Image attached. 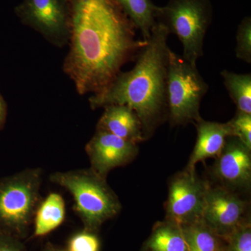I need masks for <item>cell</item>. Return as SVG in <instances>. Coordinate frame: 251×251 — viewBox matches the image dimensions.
Instances as JSON below:
<instances>
[{
	"label": "cell",
	"instance_id": "cell-1",
	"mask_svg": "<svg viewBox=\"0 0 251 251\" xmlns=\"http://www.w3.org/2000/svg\"><path fill=\"white\" fill-rule=\"evenodd\" d=\"M67 1L69 51L63 70L80 95L99 93L147 41L136 39L135 26L116 0Z\"/></svg>",
	"mask_w": 251,
	"mask_h": 251
},
{
	"label": "cell",
	"instance_id": "cell-2",
	"mask_svg": "<svg viewBox=\"0 0 251 251\" xmlns=\"http://www.w3.org/2000/svg\"><path fill=\"white\" fill-rule=\"evenodd\" d=\"M169 31L157 21L146 46L138 53L134 67L120 72L111 83L89 99L91 108L110 105L129 107L143 125L145 139L168 120L167 77Z\"/></svg>",
	"mask_w": 251,
	"mask_h": 251
},
{
	"label": "cell",
	"instance_id": "cell-3",
	"mask_svg": "<svg viewBox=\"0 0 251 251\" xmlns=\"http://www.w3.org/2000/svg\"><path fill=\"white\" fill-rule=\"evenodd\" d=\"M50 180L72 195L75 210L87 230L97 232L105 221L121 211L120 200L105 178L90 168L55 172Z\"/></svg>",
	"mask_w": 251,
	"mask_h": 251
},
{
	"label": "cell",
	"instance_id": "cell-4",
	"mask_svg": "<svg viewBox=\"0 0 251 251\" xmlns=\"http://www.w3.org/2000/svg\"><path fill=\"white\" fill-rule=\"evenodd\" d=\"M41 168H27L0 179V231L27 237L40 203Z\"/></svg>",
	"mask_w": 251,
	"mask_h": 251
},
{
	"label": "cell",
	"instance_id": "cell-5",
	"mask_svg": "<svg viewBox=\"0 0 251 251\" xmlns=\"http://www.w3.org/2000/svg\"><path fill=\"white\" fill-rule=\"evenodd\" d=\"M212 16L210 0H169L166 6H158L156 21L179 39L183 58L197 65L204 54V37Z\"/></svg>",
	"mask_w": 251,
	"mask_h": 251
},
{
	"label": "cell",
	"instance_id": "cell-6",
	"mask_svg": "<svg viewBox=\"0 0 251 251\" xmlns=\"http://www.w3.org/2000/svg\"><path fill=\"white\" fill-rule=\"evenodd\" d=\"M209 85L191 64L171 49L168 55L167 77L168 120L173 126L187 125L201 118V101Z\"/></svg>",
	"mask_w": 251,
	"mask_h": 251
},
{
	"label": "cell",
	"instance_id": "cell-7",
	"mask_svg": "<svg viewBox=\"0 0 251 251\" xmlns=\"http://www.w3.org/2000/svg\"><path fill=\"white\" fill-rule=\"evenodd\" d=\"M14 11L23 25L34 29L53 45L62 47L69 43L67 0H23Z\"/></svg>",
	"mask_w": 251,
	"mask_h": 251
},
{
	"label": "cell",
	"instance_id": "cell-8",
	"mask_svg": "<svg viewBox=\"0 0 251 251\" xmlns=\"http://www.w3.org/2000/svg\"><path fill=\"white\" fill-rule=\"evenodd\" d=\"M208 184L198 177L196 170L176 175L169 185L166 220L180 226L202 221Z\"/></svg>",
	"mask_w": 251,
	"mask_h": 251
},
{
	"label": "cell",
	"instance_id": "cell-9",
	"mask_svg": "<svg viewBox=\"0 0 251 251\" xmlns=\"http://www.w3.org/2000/svg\"><path fill=\"white\" fill-rule=\"evenodd\" d=\"M247 202L226 187L206 188L202 221L224 241L247 222Z\"/></svg>",
	"mask_w": 251,
	"mask_h": 251
},
{
	"label": "cell",
	"instance_id": "cell-10",
	"mask_svg": "<svg viewBox=\"0 0 251 251\" xmlns=\"http://www.w3.org/2000/svg\"><path fill=\"white\" fill-rule=\"evenodd\" d=\"M91 168L99 176L106 178L112 170L128 164L138 153V144L104 131L96 130L86 145Z\"/></svg>",
	"mask_w": 251,
	"mask_h": 251
},
{
	"label": "cell",
	"instance_id": "cell-11",
	"mask_svg": "<svg viewBox=\"0 0 251 251\" xmlns=\"http://www.w3.org/2000/svg\"><path fill=\"white\" fill-rule=\"evenodd\" d=\"M251 150L234 137H228L216 157L214 173L226 186L248 188L251 181Z\"/></svg>",
	"mask_w": 251,
	"mask_h": 251
},
{
	"label": "cell",
	"instance_id": "cell-12",
	"mask_svg": "<svg viewBox=\"0 0 251 251\" xmlns=\"http://www.w3.org/2000/svg\"><path fill=\"white\" fill-rule=\"evenodd\" d=\"M195 123L197 128V140L186 168L189 171L196 170V165L200 162L219 156L227 138L231 136L228 122L206 121L201 117Z\"/></svg>",
	"mask_w": 251,
	"mask_h": 251
},
{
	"label": "cell",
	"instance_id": "cell-13",
	"mask_svg": "<svg viewBox=\"0 0 251 251\" xmlns=\"http://www.w3.org/2000/svg\"><path fill=\"white\" fill-rule=\"evenodd\" d=\"M103 108L97 129L137 144L145 140L141 121L131 108L123 105H110Z\"/></svg>",
	"mask_w": 251,
	"mask_h": 251
},
{
	"label": "cell",
	"instance_id": "cell-14",
	"mask_svg": "<svg viewBox=\"0 0 251 251\" xmlns=\"http://www.w3.org/2000/svg\"><path fill=\"white\" fill-rule=\"evenodd\" d=\"M64 198L57 193H50L41 201L36 209L33 225V237H42L59 227L65 219Z\"/></svg>",
	"mask_w": 251,
	"mask_h": 251
},
{
	"label": "cell",
	"instance_id": "cell-15",
	"mask_svg": "<svg viewBox=\"0 0 251 251\" xmlns=\"http://www.w3.org/2000/svg\"><path fill=\"white\" fill-rule=\"evenodd\" d=\"M145 251H188L182 227L167 220L158 223L146 243Z\"/></svg>",
	"mask_w": 251,
	"mask_h": 251
},
{
	"label": "cell",
	"instance_id": "cell-16",
	"mask_svg": "<svg viewBox=\"0 0 251 251\" xmlns=\"http://www.w3.org/2000/svg\"><path fill=\"white\" fill-rule=\"evenodd\" d=\"M124 12L135 26L139 29L143 40L148 41L151 29L157 22L156 6L151 0H116Z\"/></svg>",
	"mask_w": 251,
	"mask_h": 251
},
{
	"label": "cell",
	"instance_id": "cell-17",
	"mask_svg": "<svg viewBox=\"0 0 251 251\" xmlns=\"http://www.w3.org/2000/svg\"><path fill=\"white\" fill-rule=\"evenodd\" d=\"M229 97L237 108V112L251 115V74H241L224 70L221 72Z\"/></svg>",
	"mask_w": 251,
	"mask_h": 251
},
{
	"label": "cell",
	"instance_id": "cell-18",
	"mask_svg": "<svg viewBox=\"0 0 251 251\" xmlns=\"http://www.w3.org/2000/svg\"><path fill=\"white\" fill-rule=\"evenodd\" d=\"M188 251H224L222 239L202 221L181 226Z\"/></svg>",
	"mask_w": 251,
	"mask_h": 251
},
{
	"label": "cell",
	"instance_id": "cell-19",
	"mask_svg": "<svg viewBox=\"0 0 251 251\" xmlns=\"http://www.w3.org/2000/svg\"><path fill=\"white\" fill-rule=\"evenodd\" d=\"M235 53L238 59L247 63L251 62V18H243L238 25L236 35Z\"/></svg>",
	"mask_w": 251,
	"mask_h": 251
},
{
	"label": "cell",
	"instance_id": "cell-20",
	"mask_svg": "<svg viewBox=\"0 0 251 251\" xmlns=\"http://www.w3.org/2000/svg\"><path fill=\"white\" fill-rule=\"evenodd\" d=\"M100 239L97 232L83 229L69 238L67 251H100Z\"/></svg>",
	"mask_w": 251,
	"mask_h": 251
},
{
	"label": "cell",
	"instance_id": "cell-21",
	"mask_svg": "<svg viewBox=\"0 0 251 251\" xmlns=\"http://www.w3.org/2000/svg\"><path fill=\"white\" fill-rule=\"evenodd\" d=\"M231 136L237 138L251 150V115L237 112L232 120L228 122Z\"/></svg>",
	"mask_w": 251,
	"mask_h": 251
},
{
	"label": "cell",
	"instance_id": "cell-22",
	"mask_svg": "<svg viewBox=\"0 0 251 251\" xmlns=\"http://www.w3.org/2000/svg\"><path fill=\"white\" fill-rule=\"evenodd\" d=\"M225 242L226 251H251V227L250 221L236 229Z\"/></svg>",
	"mask_w": 251,
	"mask_h": 251
},
{
	"label": "cell",
	"instance_id": "cell-23",
	"mask_svg": "<svg viewBox=\"0 0 251 251\" xmlns=\"http://www.w3.org/2000/svg\"><path fill=\"white\" fill-rule=\"evenodd\" d=\"M22 241L0 231V251H27Z\"/></svg>",
	"mask_w": 251,
	"mask_h": 251
},
{
	"label": "cell",
	"instance_id": "cell-24",
	"mask_svg": "<svg viewBox=\"0 0 251 251\" xmlns=\"http://www.w3.org/2000/svg\"><path fill=\"white\" fill-rule=\"evenodd\" d=\"M5 118H6V107L2 98L0 96V128L4 124Z\"/></svg>",
	"mask_w": 251,
	"mask_h": 251
},
{
	"label": "cell",
	"instance_id": "cell-25",
	"mask_svg": "<svg viewBox=\"0 0 251 251\" xmlns=\"http://www.w3.org/2000/svg\"><path fill=\"white\" fill-rule=\"evenodd\" d=\"M67 251L66 249H61V248L49 247L46 248L44 251Z\"/></svg>",
	"mask_w": 251,
	"mask_h": 251
},
{
	"label": "cell",
	"instance_id": "cell-26",
	"mask_svg": "<svg viewBox=\"0 0 251 251\" xmlns=\"http://www.w3.org/2000/svg\"><path fill=\"white\" fill-rule=\"evenodd\" d=\"M226 251V249H225V251Z\"/></svg>",
	"mask_w": 251,
	"mask_h": 251
}]
</instances>
